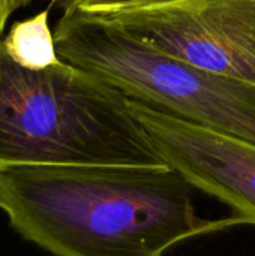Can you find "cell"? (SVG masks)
Masks as SVG:
<instances>
[{
	"label": "cell",
	"mask_w": 255,
	"mask_h": 256,
	"mask_svg": "<svg viewBox=\"0 0 255 256\" xmlns=\"http://www.w3.org/2000/svg\"><path fill=\"white\" fill-rule=\"evenodd\" d=\"M192 186L170 165H5L0 212L56 256H164L176 244L248 224L197 214Z\"/></svg>",
	"instance_id": "cell-1"
},
{
	"label": "cell",
	"mask_w": 255,
	"mask_h": 256,
	"mask_svg": "<svg viewBox=\"0 0 255 256\" xmlns=\"http://www.w3.org/2000/svg\"><path fill=\"white\" fill-rule=\"evenodd\" d=\"M168 165L128 98L102 78L60 62L15 63L0 45V166Z\"/></svg>",
	"instance_id": "cell-2"
},
{
	"label": "cell",
	"mask_w": 255,
	"mask_h": 256,
	"mask_svg": "<svg viewBox=\"0 0 255 256\" xmlns=\"http://www.w3.org/2000/svg\"><path fill=\"white\" fill-rule=\"evenodd\" d=\"M59 57L119 88L128 99L255 144V87L155 51L98 15L63 10Z\"/></svg>",
	"instance_id": "cell-3"
},
{
	"label": "cell",
	"mask_w": 255,
	"mask_h": 256,
	"mask_svg": "<svg viewBox=\"0 0 255 256\" xmlns=\"http://www.w3.org/2000/svg\"><path fill=\"white\" fill-rule=\"evenodd\" d=\"M93 15L155 51L255 87V0H174Z\"/></svg>",
	"instance_id": "cell-4"
},
{
	"label": "cell",
	"mask_w": 255,
	"mask_h": 256,
	"mask_svg": "<svg viewBox=\"0 0 255 256\" xmlns=\"http://www.w3.org/2000/svg\"><path fill=\"white\" fill-rule=\"evenodd\" d=\"M164 160L255 225V144L128 99Z\"/></svg>",
	"instance_id": "cell-5"
},
{
	"label": "cell",
	"mask_w": 255,
	"mask_h": 256,
	"mask_svg": "<svg viewBox=\"0 0 255 256\" xmlns=\"http://www.w3.org/2000/svg\"><path fill=\"white\" fill-rule=\"evenodd\" d=\"M0 45L15 63L27 69H45L62 62L48 24V9L12 24Z\"/></svg>",
	"instance_id": "cell-6"
},
{
	"label": "cell",
	"mask_w": 255,
	"mask_h": 256,
	"mask_svg": "<svg viewBox=\"0 0 255 256\" xmlns=\"http://www.w3.org/2000/svg\"><path fill=\"white\" fill-rule=\"evenodd\" d=\"M170 2L174 0H75L71 8L89 14H110V12H119L128 9L149 8V6L170 3Z\"/></svg>",
	"instance_id": "cell-7"
},
{
	"label": "cell",
	"mask_w": 255,
	"mask_h": 256,
	"mask_svg": "<svg viewBox=\"0 0 255 256\" xmlns=\"http://www.w3.org/2000/svg\"><path fill=\"white\" fill-rule=\"evenodd\" d=\"M32 2L33 0H0V42L3 39L6 24H8V20L11 18V15L15 10L27 6Z\"/></svg>",
	"instance_id": "cell-8"
},
{
	"label": "cell",
	"mask_w": 255,
	"mask_h": 256,
	"mask_svg": "<svg viewBox=\"0 0 255 256\" xmlns=\"http://www.w3.org/2000/svg\"><path fill=\"white\" fill-rule=\"evenodd\" d=\"M48 2H50L51 6H59V8H62L65 10V9L71 8L75 0H48Z\"/></svg>",
	"instance_id": "cell-9"
}]
</instances>
